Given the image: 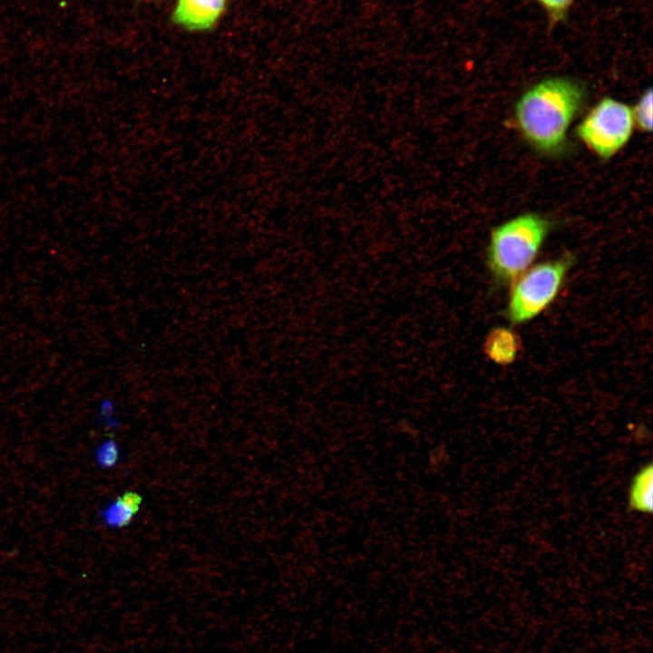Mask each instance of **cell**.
<instances>
[{
    "label": "cell",
    "instance_id": "8992f818",
    "mask_svg": "<svg viewBox=\"0 0 653 653\" xmlns=\"http://www.w3.org/2000/svg\"><path fill=\"white\" fill-rule=\"evenodd\" d=\"M521 341L515 331L506 326H496L486 336L483 351L494 364L508 365L517 359Z\"/></svg>",
    "mask_w": 653,
    "mask_h": 653
},
{
    "label": "cell",
    "instance_id": "9c48e42d",
    "mask_svg": "<svg viewBox=\"0 0 653 653\" xmlns=\"http://www.w3.org/2000/svg\"><path fill=\"white\" fill-rule=\"evenodd\" d=\"M633 111L634 122L643 132L652 130V89L648 88L639 97Z\"/></svg>",
    "mask_w": 653,
    "mask_h": 653
},
{
    "label": "cell",
    "instance_id": "30bf717a",
    "mask_svg": "<svg viewBox=\"0 0 653 653\" xmlns=\"http://www.w3.org/2000/svg\"><path fill=\"white\" fill-rule=\"evenodd\" d=\"M99 464L105 468H111L118 461L119 449L114 441L108 440L104 442L96 453Z\"/></svg>",
    "mask_w": 653,
    "mask_h": 653
},
{
    "label": "cell",
    "instance_id": "52a82bcc",
    "mask_svg": "<svg viewBox=\"0 0 653 653\" xmlns=\"http://www.w3.org/2000/svg\"><path fill=\"white\" fill-rule=\"evenodd\" d=\"M141 501V496L135 492H124L102 512L105 522L118 529L127 526L138 512Z\"/></svg>",
    "mask_w": 653,
    "mask_h": 653
},
{
    "label": "cell",
    "instance_id": "3957f363",
    "mask_svg": "<svg viewBox=\"0 0 653 653\" xmlns=\"http://www.w3.org/2000/svg\"><path fill=\"white\" fill-rule=\"evenodd\" d=\"M575 263L571 254L531 266L512 286L503 314L513 326L528 323L558 297Z\"/></svg>",
    "mask_w": 653,
    "mask_h": 653
},
{
    "label": "cell",
    "instance_id": "6da1fadb",
    "mask_svg": "<svg viewBox=\"0 0 653 653\" xmlns=\"http://www.w3.org/2000/svg\"><path fill=\"white\" fill-rule=\"evenodd\" d=\"M584 97L580 84L566 77L542 80L529 88L515 106L517 125L537 150L559 151Z\"/></svg>",
    "mask_w": 653,
    "mask_h": 653
},
{
    "label": "cell",
    "instance_id": "8fae6325",
    "mask_svg": "<svg viewBox=\"0 0 653 653\" xmlns=\"http://www.w3.org/2000/svg\"><path fill=\"white\" fill-rule=\"evenodd\" d=\"M548 12L552 22L564 19L574 0H538Z\"/></svg>",
    "mask_w": 653,
    "mask_h": 653
},
{
    "label": "cell",
    "instance_id": "7a4b0ae2",
    "mask_svg": "<svg viewBox=\"0 0 653 653\" xmlns=\"http://www.w3.org/2000/svg\"><path fill=\"white\" fill-rule=\"evenodd\" d=\"M551 229L545 217L528 212L495 227L486 249V266L494 288L512 284L533 263Z\"/></svg>",
    "mask_w": 653,
    "mask_h": 653
},
{
    "label": "cell",
    "instance_id": "ba28073f",
    "mask_svg": "<svg viewBox=\"0 0 653 653\" xmlns=\"http://www.w3.org/2000/svg\"><path fill=\"white\" fill-rule=\"evenodd\" d=\"M631 509L650 513L653 508V468L644 466L634 477L629 492Z\"/></svg>",
    "mask_w": 653,
    "mask_h": 653
},
{
    "label": "cell",
    "instance_id": "5b68a950",
    "mask_svg": "<svg viewBox=\"0 0 653 653\" xmlns=\"http://www.w3.org/2000/svg\"><path fill=\"white\" fill-rule=\"evenodd\" d=\"M227 0H178L175 24L192 31L210 29L225 10Z\"/></svg>",
    "mask_w": 653,
    "mask_h": 653
},
{
    "label": "cell",
    "instance_id": "277c9868",
    "mask_svg": "<svg viewBox=\"0 0 653 653\" xmlns=\"http://www.w3.org/2000/svg\"><path fill=\"white\" fill-rule=\"evenodd\" d=\"M632 108L606 97L583 118L577 128L579 138L602 159H609L629 141L634 128Z\"/></svg>",
    "mask_w": 653,
    "mask_h": 653
}]
</instances>
